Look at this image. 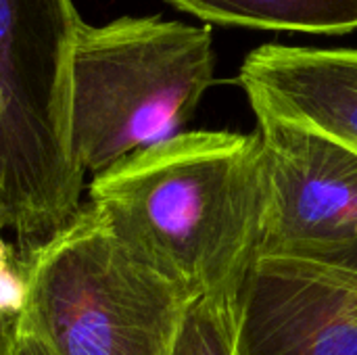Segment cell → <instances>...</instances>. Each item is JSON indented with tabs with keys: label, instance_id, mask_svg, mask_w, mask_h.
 <instances>
[{
	"label": "cell",
	"instance_id": "6da1fadb",
	"mask_svg": "<svg viewBox=\"0 0 357 355\" xmlns=\"http://www.w3.org/2000/svg\"><path fill=\"white\" fill-rule=\"evenodd\" d=\"M88 199L119 241L195 301L236 308L266 224L257 132H182L92 178Z\"/></svg>",
	"mask_w": 357,
	"mask_h": 355
},
{
	"label": "cell",
	"instance_id": "7a4b0ae2",
	"mask_svg": "<svg viewBox=\"0 0 357 355\" xmlns=\"http://www.w3.org/2000/svg\"><path fill=\"white\" fill-rule=\"evenodd\" d=\"M209 27L163 17L82 23L71 48L65 144L73 165L96 178L184 132L213 84Z\"/></svg>",
	"mask_w": 357,
	"mask_h": 355
},
{
	"label": "cell",
	"instance_id": "3957f363",
	"mask_svg": "<svg viewBox=\"0 0 357 355\" xmlns=\"http://www.w3.org/2000/svg\"><path fill=\"white\" fill-rule=\"evenodd\" d=\"M71 0H0V230L25 262L82 209L86 176L65 144Z\"/></svg>",
	"mask_w": 357,
	"mask_h": 355
},
{
	"label": "cell",
	"instance_id": "277c9868",
	"mask_svg": "<svg viewBox=\"0 0 357 355\" xmlns=\"http://www.w3.org/2000/svg\"><path fill=\"white\" fill-rule=\"evenodd\" d=\"M17 326L50 355H174L195 301L86 205L25 262Z\"/></svg>",
	"mask_w": 357,
	"mask_h": 355
},
{
	"label": "cell",
	"instance_id": "5b68a950",
	"mask_svg": "<svg viewBox=\"0 0 357 355\" xmlns=\"http://www.w3.org/2000/svg\"><path fill=\"white\" fill-rule=\"evenodd\" d=\"M238 355H357V255L261 253L236 303Z\"/></svg>",
	"mask_w": 357,
	"mask_h": 355
},
{
	"label": "cell",
	"instance_id": "8992f818",
	"mask_svg": "<svg viewBox=\"0 0 357 355\" xmlns=\"http://www.w3.org/2000/svg\"><path fill=\"white\" fill-rule=\"evenodd\" d=\"M257 126L268 195L259 255H357L356 153L295 123Z\"/></svg>",
	"mask_w": 357,
	"mask_h": 355
},
{
	"label": "cell",
	"instance_id": "52a82bcc",
	"mask_svg": "<svg viewBox=\"0 0 357 355\" xmlns=\"http://www.w3.org/2000/svg\"><path fill=\"white\" fill-rule=\"evenodd\" d=\"M255 117L318 132L357 155V50L266 44L238 71Z\"/></svg>",
	"mask_w": 357,
	"mask_h": 355
},
{
	"label": "cell",
	"instance_id": "ba28073f",
	"mask_svg": "<svg viewBox=\"0 0 357 355\" xmlns=\"http://www.w3.org/2000/svg\"><path fill=\"white\" fill-rule=\"evenodd\" d=\"M178 10L230 27L341 36L357 29V0H167Z\"/></svg>",
	"mask_w": 357,
	"mask_h": 355
},
{
	"label": "cell",
	"instance_id": "9c48e42d",
	"mask_svg": "<svg viewBox=\"0 0 357 355\" xmlns=\"http://www.w3.org/2000/svg\"><path fill=\"white\" fill-rule=\"evenodd\" d=\"M174 355H238L236 308L192 301L178 333Z\"/></svg>",
	"mask_w": 357,
	"mask_h": 355
},
{
	"label": "cell",
	"instance_id": "30bf717a",
	"mask_svg": "<svg viewBox=\"0 0 357 355\" xmlns=\"http://www.w3.org/2000/svg\"><path fill=\"white\" fill-rule=\"evenodd\" d=\"M0 355H50L33 337L23 333L17 322L0 326Z\"/></svg>",
	"mask_w": 357,
	"mask_h": 355
},
{
	"label": "cell",
	"instance_id": "8fae6325",
	"mask_svg": "<svg viewBox=\"0 0 357 355\" xmlns=\"http://www.w3.org/2000/svg\"><path fill=\"white\" fill-rule=\"evenodd\" d=\"M0 232H2V230H0Z\"/></svg>",
	"mask_w": 357,
	"mask_h": 355
}]
</instances>
